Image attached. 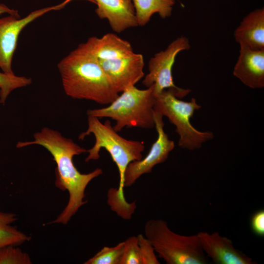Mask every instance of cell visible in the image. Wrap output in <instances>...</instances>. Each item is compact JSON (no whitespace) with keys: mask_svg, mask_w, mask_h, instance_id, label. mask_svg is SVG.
<instances>
[{"mask_svg":"<svg viewBox=\"0 0 264 264\" xmlns=\"http://www.w3.org/2000/svg\"><path fill=\"white\" fill-rule=\"evenodd\" d=\"M32 141H19L17 148L32 145H40L52 155L56 162L55 185L63 191L67 190L69 199L62 212L52 223L66 224L79 208L87 203L84 200L85 190L89 183L101 175L103 171L96 168L88 174L81 173L75 166L73 158L75 155L87 153L73 140L64 136L60 132L44 127L35 132Z\"/></svg>","mask_w":264,"mask_h":264,"instance_id":"obj_1","label":"cell"},{"mask_svg":"<svg viewBox=\"0 0 264 264\" xmlns=\"http://www.w3.org/2000/svg\"><path fill=\"white\" fill-rule=\"evenodd\" d=\"M88 128L81 133L78 139L83 140L92 134L95 137L94 145L87 150L86 162L97 160L101 149H105L115 163L119 174V183L116 188H111L108 192V203L111 210L124 220L132 218L136 208L134 202L129 203L124 193L125 174L128 165L142 158L144 142L128 140L118 133L110 120L102 123L98 118L88 116Z\"/></svg>","mask_w":264,"mask_h":264,"instance_id":"obj_2","label":"cell"},{"mask_svg":"<svg viewBox=\"0 0 264 264\" xmlns=\"http://www.w3.org/2000/svg\"><path fill=\"white\" fill-rule=\"evenodd\" d=\"M58 68L64 90L72 98L109 105L119 95L83 43L64 57Z\"/></svg>","mask_w":264,"mask_h":264,"instance_id":"obj_3","label":"cell"},{"mask_svg":"<svg viewBox=\"0 0 264 264\" xmlns=\"http://www.w3.org/2000/svg\"><path fill=\"white\" fill-rule=\"evenodd\" d=\"M154 85L145 89L132 86L124 91L109 105L89 109L88 116L108 117L115 121L113 128L118 132L125 127L151 129L154 127V108L155 97Z\"/></svg>","mask_w":264,"mask_h":264,"instance_id":"obj_4","label":"cell"},{"mask_svg":"<svg viewBox=\"0 0 264 264\" xmlns=\"http://www.w3.org/2000/svg\"><path fill=\"white\" fill-rule=\"evenodd\" d=\"M144 233L158 257L167 264L208 263L197 234L186 236L176 233L161 219L149 220Z\"/></svg>","mask_w":264,"mask_h":264,"instance_id":"obj_5","label":"cell"},{"mask_svg":"<svg viewBox=\"0 0 264 264\" xmlns=\"http://www.w3.org/2000/svg\"><path fill=\"white\" fill-rule=\"evenodd\" d=\"M154 95V110L168 118L175 126L179 137L178 145L180 148L189 150L198 149L203 143L213 138L211 132L199 131L190 122L195 111L201 108L196 99L192 98L188 102L182 101L171 89H164Z\"/></svg>","mask_w":264,"mask_h":264,"instance_id":"obj_6","label":"cell"},{"mask_svg":"<svg viewBox=\"0 0 264 264\" xmlns=\"http://www.w3.org/2000/svg\"><path fill=\"white\" fill-rule=\"evenodd\" d=\"M190 48L188 39L184 36L177 38L164 50L154 55L149 62V73L142 81L146 88L154 85V94L164 89H171L176 93L178 98H182L190 91L189 89L179 88L174 83L172 69L177 54Z\"/></svg>","mask_w":264,"mask_h":264,"instance_id":"obj_7","label":"cell"},{"mask_svg":"<svg viewBox=\"0 0 264 264\" xmlns=\"http://www.w3.org/2000/svg\"><path fill=\"white\" fill-rule=\"evenodd\" d=\"M71 0L35 10L22 19L12 15L0 18V68L3 72L14 74L11 67L12 58L22 29L37 18L49 11L63 8Z\"/></svg>","mask_w":264,"mask_h":264,"instance_id":"obj_8","label":"cell"},{"mask_svg":"<svg viewBox=\"0 0 264 264\" xmlns=\"http://www.w3.org/2000/svg\"><path fill=\"white\" fill-rule=\"evenodd\" d=\"M163 117L160 113L154 111V127L157 132V139L144 158L133 161L128 165L125 174V187L132 185L142 175L151 173L155 166L167 160L174 149V141L169 138L164 130L165 124Z\"/></svg>","mask_w":264,"mask_h":264,"instance_id":"obj_9","label":"cell"},{"mask_svg":"<svg viewBox=\"0 0 264 264\" xmlns=\"http://www.w3.org/2000/svg\"><path fill=\"white\" fill-rule=\"evenodd\" d=\"M98 61L118 93L135 86L144 75V58L139 53L134 52L126 57Z\"/></svg>","mask_w":264,"mask_h":264,"instance_id":"obj_10","label":"cell"},{"mask_svg":"<svg viewBox=\"0 0 264 264\" xmlns=\"http://www.w3.org/2000/svg\"><path fill=\"white\" fill-rule=\"evenodd\" d=\"M202 248L207 256L216 264H253L251 258L237 249L232 241L218 232L197 234Z\"/></svg>","mask_w":264,"mask_h":264,"instance_id":"obj_11","label":"cell"},{"mask_svg":"<svg viewBox=\"0 0 264 264\" xmlns=\"http://www.w3.org/2000/svg\"><path fill=\"white\" fill-rule=\"evenodd\" d=\"M233 75L251 88L264 87V49L256 50L240 46Z\"/></svg>","mask_w":264,"mask_h":264,"instance_id":"obj_12","label":"cell"},{"mask_svg":"<svg viewBox=\"0 0 264 264\" xmlns=\"http://www.w3.org/2000/svg\"><path fill=\"white\" fill-rule=\"evenodd\" d=\"M99 18L107 19L112 29L120 33L138 26L132 0H93Z\"/></svg>","mask_w":264,"mask_h":264,"instance_id":"obj_13","label":"cell"},{"mask_svg":"<svg viewBox=\"0 0 264 264\" xmlns=\"http://www.w3.org/2000/svg\"><path fill=\"white\" fill-rule=\"evenodd\" d=\"M240 46L264 49V9H255L244 17L234 32Z\"/></svg>","mask_w":264,"mask_h":264,"instance_id":"obj_14","label":"cell"},{"mask_svg":"<svg viewBox=\"0 0 264 264\" xmlns=\"http://www.w3.org/2000/svg\"><path fill=\"white\" fill-rule=\"evenodd\" d=\"M83 44L98 60L126 57L134 53L128 41L112 33H107L101 38L90 37Z\"/></svg>","mask_w":264,"mask_h":264,"instance_id":"obj_15","label":"cell"},{"mask_svg":"<svg viewBox=\"0 0 264 264\" xmlns=\"http://www.w3.org/2000/svg\"><path fill=\"white\" fill-rule=\"evenodd\" d=\"M138 25H145L157 13L162 19L170 17L175 0H132Z\"/></svg>","mask_w":264,"mask_h":264,"instance_id":"obj_16","label":"cell"},{"mask_svg":"<svg viewBox=\"0 0 264 264\" xmlns=\"http://www.w3.org/2000/svg\"><path fill=\"white\" fill-rule=\"evenodd\" d=\"M17 220L14 213L0 212V248L8 245L16 246L30 239L29 236L12 225Z\"/></svg>","mask_w":264,"mask_h":264,"instance_id":"obj_17","label":"cell"},{"mask_svg":"<svg viewBox=\"0 0 264 264\" xmlns=\"http://www.w3.org/2000/svg\"><path fill=\"white\" fill-rule=\"evenodd\" d=\"M32 82L30 78L0 72V103L4 104L13 90L30 85Z\"/></svg>","mask_w":264,"mask_h":264,"instance_id":"obj_18","label":"cell"},{"mask_svg":"<svg viewBox=\"0 0 264 264\" xmlns=\"http://www.w3.org/2000/svg\"><path fill=\"white\" fill-rule=\"evenodd\" d=\"M124 243L119 242L112 247L104 246L85 264H120Z\"/></svg>","mask_w":264,"mask_h":264,"instance_id":"obj_19","label":"cell"},{"mask_svg":"<svg viewBox=\"0 0 264 264\" xmlns=\"http://www.w3.org/2000/svg\"><path fill=\"white\" fill-rule=\"evenodd\" d=\"M29 256L16 245H8L0 248V264H30Z\"/></svg>","mask_w":264,"mask_h":264,"instance_id":"obj_20","label":"cell"},{"mask_svg":"<svg viewBox=\"0 0 264 264\" xmlns=\"http://www.w3.org/2000/svg\"><path fill=\"white\" fill-rule=\"evenodd\" d=\"M124 243L120 264H142L137 237H130Z\"/></svg>","mask_w":264,"mask_h":264,"instance_id":"obj_21","label":"cell"},{"mask_svg":"<svg viewBox=\"0 0 264 264\" xmlns=\"http://www.w3.org/2000/svg\"><path fill=\"white\" fill-rule=\"evenodd\" d=\"M137 237L142 264H159L160 262L150 241L141 234Z\"/></svg>","mask_w":264,"mask_h":264,"instance_id":"obj_22","label":"cell"},{"mask_svg":"<svg viewBox=\"0 0 264 264\" xmlns=\"http://www.w3.org/2000/svg\"><path fill=\"white\" fill-rule=\"evenodd\" d=\"M250 227L252 231L259 237L264 236V210L255 212L251 217Z\"/></svg>","mask_w":264,"mask_h":264,"instance_id":"obj_23","label":"cell"},{"mask_svg":"<svg viewBox=\"0 0 264 264\" xmlns=\"http://www.w3.org/2000/svg\"><path fill=\"white\" fill-rule=\"evenodd\" d=\"M3 13H8L10 15H12L17 18H20V15L18 13V10L10 9L5 4L0 3V15Z\"/></svg>","mask_w":264,"mask_h":264,"instance_id":"obj_24","label":"cell"}]
</instances>
